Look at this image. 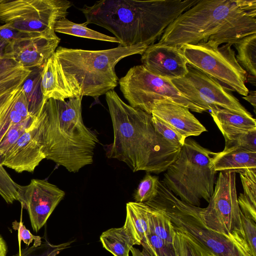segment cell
Listing matches in <instances>:
<instances>
[{"instance_id":"obj_1","label":"cell","mask_w":256,"mask_h":256,"mask_svg":"<svg viewBox=\"0 0 256 256\" xmlns=\"http://www.w3.org/2000/svg\"><path fill=\"white\" fill-rule=\"evenodd\" d=\"M106 98L114 132L112 142L104 146L106 156L124 162L133 172H165L181 148L172 146L156 131L151 114L126 104L114 90Z\"/></svg>"},{"instance_id":"obj_2","label":"cell","mask_w":256,"mask_h":256,"mask_svg":"<svg viewBox=\"0 0 256 256\" xmlns=\"http://www.w3.org/2000/svg\"><path fill=\"white\" fill-rule=\"evenodd\" d=\"M199 0H102L80 10L85 24L111 32L125 47L149 46L159 40L166 28Z\"/></svg>"},{"instance_id":"obj_3","label":"cell","mask_w":256,"mask_h":256,"mask_svg":"<svg viewBox=\"0 0 256 256\" xmlns=\"http://www.w3.org/2000/svg\"><path fill=\"white\" fill-rule=\"evenodd\" d=\"M254 33L256 0H199L166 28L157 43L178 48L208 40L234 44Z\"/></svg>"},{"instance_id":"obj_4","label":"cell","mask_w":256,"mask_h":256,"mask_svg":"<svg viewBox=\"0 0 256 256\" xmlns=\"http://www.w3.org/2000/svg\"><path fill=\"white\" fill-rule=\"evenodd\" d=\"M82 96L50 98L40 113L41 139L46 158L76 172L93 162L97 134L84 124Z\"/></svg>"},{"instance_id":"obj_5","label":"cell","mask_w":256,"mask_h":256,"mask_svg":"<svg viewBox=\"0 0 256 256\" xmlns=\"http://www.w3.org/2000/svg\"><path fill=\"white\" fill-rule=\"evenodd\" d=\"M148 46L138 44L92 50L58 46L54 55L74 97L94 98L114 90L118 82L116 64L122 58L142 54Z\"/></svg>"},{"instance_id":"obj_6","label":"cell","mask_w":256,"mask_h":256,"mask_svg":"<svg viewBox=\"0 0 256 256\" xmlns=\"http://www.w3.org/2000/svg\"><path fill=\"white\" fill-rule=\"evenodd\" d=\"M144 204L161 212L176 230L188 234L209 256H252L242 236H228L208 228L202 218L200 207L181 200L162 180L156 196Z\"/></svg>"},{"instance_id":"obj_7","label":"cell","mask_w":256,"mask_h":256,"mask_svg":"<svg viewBox=\"0 0 256 256\" xmlns=\"http://www.w3.org/2000/svg\"><path fill=\"white\" fill-rule=\"evenodd\" d=\"M212 152L186 138L178 156L165 171L162 182L187 204L200 207L202 200L208 202L216 174L212 164Z\"/></svg>"},{"instance_id":"obj_8","label":"cell","mask_w":256,"mask_h":256,"mask_svg":"<svg viewBox=\"0 0 256 256\" xmlns=\"http://www.w3.org/2000/svg\"><path fill=\"white\" fill-rule=\"evenodd\" d=\"M220 45L217 42L208 40L185 44L179 48L188 64L226 85V88L246 96L249 92L245 84L246 72L236 60L232 44Z\"/></svg>"},{"instance_id":"obj_9","label":"cell","mask_w":256,"mask_h":256,"mask_svg":"<svg viewBox=\"0 0 256 256\" xmlns=\"http://www.w3.org/2000/svg\"><path fill=\"white\" fill-rule=\"evenodd\" d=\"M118 84L130 106L150 114L154 102L157 100L180 105L198 113L207 111L184 96L171 80L152 74L142 64L130 68Z\"/></svg>"},{"instance_id":"obj_10","label":"cell","mask_w":256,"mask_h":256,"mask_svg":"<svg viewBox=\"0 0 256 256\" xmlns=\"http://www.w3.org/2000/svg\"><path fill=\"white\" fill-rule=\"evenodd\" d=\"M72 6L66 0H2L0 21L22 32L46 34L54 32L55 22Z\"/></svg>"},{"instance_id":"obj_11","label":"cell","mask_w":256,"mask_h":256,"mask_svg":"<svg viewBox=\"0 0 256 256\" xmlns=\"http://www.w3.org/2000/svg\"><path fill=\"white\" fill-rule=\"evenodd\" d=\"M236 180V172H220L208 204L200 208V212L211 230L228 236H242Z\"/></svg>"},{"instance_id":"obj_12","label":"cell","mask_w":256,"mask_h":256,"mask_svg":"<svg viewBox=\"0 0 256 256\" xmlns=\"http://www.w3.org/2000/svg\"><path fill=\"white\" fill-rule=\"evenodd\" d=\"M187 67L188 72L184 76L171 80L184 96L206 110L218 106L252 117L218 80L188 64Z\"/></svg>"},{"instance_id":"obj_13","label":"cell","mask_w":256,"mask_h":256,"mask_svg":"<svg viewBox=\"0 0 256 256\" xmlns=\"http://www.w3.org/2000/svg\"><path fill=\"white\" fill-rule=\"evenodd\" d=\"M64 196L62 190L47 180L32 179L28 185H19L18 200L28 210L32 228L38 232Z\"/></svg>"},{"instance_id":"obj_14","label":"cell","mask_w":256,"mask_h":256,"mask_svg":"<svg viewBox=\"0 0 256 256\" xmlns=\"http://www.w3.org/2000/svg\"><path fill=\"white\" fill-rule=\"evenodd\" d=\"M42 109L26 130L0 156V162L3 166L18 172H33L40 162L46 158L40 128Z\"/></svg>"},{"instance_id":"obj_15","label":"cell","mask_w":256,"mask_h":256,"mask_svg":"<svg viewBox=\"0 0 256 256\" xmlns=\"http://www.w3.org/2000/svg\"><path fill=\"white\" fill-rule=\"evenodd\" d=\"M60 39L52 32L10 43L5 54L12 56L24 68L42 67L54 54Z\"/></svg>"},{"instance_id":"obj_16","label":"cell","mask_w":256,"mask_h":256,"mask_svg":"<svg viewBox=\"0 0 256 256\" xmlns=\"http://www.w3.org/2000/svg\"><path fill=\"white\" fill-rule=\"evenodd\" d=\"M140 60L150 72L170 80L183 77L188 72L187 62L178 48L154 44L148 46Z\"/></svg>"},{"instance_id":"obj_17","label":"cell","mask_w":256,"mask_h":256,"mask_svg":"<svg viewBox=\"0 0 256 256\" xmlns=\"http://www.w3.org/2000/svg\"><path fill=\"white\" fill-rule=\"evenodd\" d=\"M151 114L186 138L190 136H199L207 131L188 108L169 102H154Z\"/></svg>"},{"instance_id":"obj_18","label":"cell","mask_w":256,"mask_h":256,"mask_svg":"<svg viewBox=\"0 0 256 256\" xmlns=\"http://www.w3.org/2000/svg\"><path fill=\"white\" fill-rule=\"evenodd\" d=\"M31 117L20 88L0 97V142L12 126Z\"/></svg>"},{"instance_id":"obj_19","label":"cell","mask_w":256,"mask_h":256,"mask_svg":"<svg viewBox=\"0 0 256 256\" xmlns=\"http://www.w3.org/2000/svg\"><path fill=\"white\" fill-rule=\"evenodd\" d=\"M41 87L45 101L50 98L64 100L74 97L64 78L54 53L43 66Z\"/></svg>"},{"instance_id":"obj_20","label":"cell","mask_w":256,"mask_h":256,"mask_svg":"<svg viewBox=\"0 0 256 256\" xmlns=\"http://www.w3.org/2000/svg\"><path fill=\"white\" fill-rule=\"evenodd\" d=\"M212 164L216 172H243L256 169V152L240 150H231L212 152Z\"/></svg>"},{"instance_id":"obj_21","label":"cell","mask_w":256,"mask_h":256,"mask_svg":"<svg viewBox=\"0 0 256 256\" xmlns=\"http://www.w3.org/2000/svg\"><path fill=\"white\" fill-rule=\"evenodd\" d=\"M210 110L211 116L224 138L256 130V121L253 117L218 106L212 108Z\"/></svg>"},{"instance_id":"obj_22","label":"cell","mask_w":256,"mask_h":256,"mask_svg":"<svg viewBox=\"0 0 256 256\" xmlns=\"http://www.w3.org/2000/svg\"><path fill=\"white\" fill-rule=\"evenodd\" d=\"M30 72L12 56H0V97L20 88Z\"/></svg>"},{"instance_id":"obj_23","label":"cell","mask_w":256,"mask_h":256,"mask_svg":"<svg viewBox=\"0 0 256 256\" xmlns=\"http://www.w3.org/2000/svg\"><path fill=\"white\" fill-rule=\"evenodd\" d=\"M150 207L144 203L128 202L126 205V215L124 228L136 243L140 245L144 238L150 231Z\"/></svg>"},{"instance_id":"obj_24","label":"cell","mask_w":256,"mask_h":256,"mask_svg":"<svg viewBox=\"0 0 256 256\" xmlns=\"http://www.w3.org/2000/svg\"><path fill=\"white\" fill-rule=\"evenodd\" d=\"M103 247L114 256H129L130 249L136 243L122 226L112 228L103 232L100 236Z\"/></svg>"},{"instance_id":"obj_25","label":"cell","mask_w":256,"mask_h":256,"mask_svg":"<svg viewBox=\"0 0 256 256\" xmlns=\"http://www.w3.org/2000/svg\"><path fill=\"white\" fill-rule=\"evenodd\" d=\"M43 66L31 70L30 74L20 86L29 112L33 116L39 112L46 102L44 99L41 87Z\"/></svg>"},{"instance_id":"obj_26","label":"cell","mask_w":256,"mask_h":256,"mask_svg":"<svg viewBox=\"0 0 256 256\" xmlns=\"http://www.w3.org/2000/svg\"><path fill=\"white\" fill-rule=\"evenodd\" d=\"M244 193L240 194L238 202L243 214L256 222V169L239 173Z\"/></svg>"},{"instance_id":"obj_27","label":"cell","mask_w":256,"mask_h":256,"mask_svg":"<svg viewBox=\"0 0 256 256\" xmlns=\"http://www.w3.org/2000/svg\"><path fill=\"white\" fill-rule=\"evenodd\" d=\"M56 32L89 39L116 42H120L114 36H108L87 27L85 22L78 24L71 22L66 17L57 20L54 25Z\"/></svg>"},{"instance_id":"obj_28","label":"cell","mask_w":256,"mask_h":256,"mask_svg":"<svg viewBox=\"0 0 256 256\" xmlns=\"http://www.w3.org/2000/svg\"><path fill=\"white\" fill-rule=\"evenodd\" d=\"M238 51L236 60L254 78L256 76V33L245 36L234 44Z\"/></svg>"},{"instance_id":"obj_29","label":"cell","mask_w":256,"mask_h":256,"mask_svg":"<svg viewBox=\"0 0 256 256\" xmlns=\"http://www.w3.org/2000/svg\"><path fill=\"white\" fill-rule=\"evenodd\" d=\"M149 226L150 230L159 238L174 244L176 230L171 222L161 212L151 207L149 212Z\"/></svg>"},{"instance_id":"obj_30","label":"cell","mask_w":256,"mask_h":256,"mask_svg":"<svg viewBox=\"0 0 256 256\" xmlns=\"http://www.w3.org/2000/svg\"><path fill=\"white\" fill-rule=\"evenodd\" d=\"M140 245L150 256H178L174 244L164 241L150 230Z\"/></svg>"},{"instance_id":"obj_31","label":"cell","mask_w":256,"mask_h":256,"mask_svg":"<svg viewBox=\"0 0 256 256\" xmlns=\"http://www.w3.org/2000/svg\"><path fill=\"white\" fill-rule=\"evenodd\" d=\"M174 246L178 256H209L195 240L183 232L176 230Z\"/></svg>"},{"instance_id":"obj_32","label":"cell","mask_w":256,"mask_h":256,"mask_svg":"<svg viewBox=\"0 0 256 256\" xmlns=\"http://www.w3.org/2000/svg\"><path fill=\"white\" fill-rule=\"evenodd\" d=\"M158 176L147 172L134 192L135 202L144 203L154 198L158 192Z\"/></svg>"},{"instance_id":"obj_33","label":"cell","mask_w":256,"mask_h":256,"mask_svg":"<svg viewBox=\"0 0 256 256\" xmlns=\"http://www.w3.org/2000/svg\"><path fill=\"white\" fill-rule=\"evenodd\" d=\"M224 139V150L240 149L256 152V130L238 134Z\"/></svg>"},{"instance_id":"obj_34","label":"cell","mask_w":256,"mask_h":256,"mask_svg":"<svg viewBox=\"0 0 256 256\" xmlns=\"http://www.w3.org/2000/svg\"><path fill=\"white\" fill-rule=\"evenodd\" d=\"M35 116L14 124L8 130L0 142V156L11 147L26 130Z\"/></svg>"},{"instance_id":"obj_35","label":"cell","mask_w":256,"mask_h":256,"mask_svg":"<svg viewBox=\"0 0 256 256\" xmlns=\"http://www.w3.org/2000/svg\"><path fill=\"white\" fill-rule=\"evenodd\" d=\"M18 186L0 162V195L8 204L18 200Z\"/></svg>"},{"instance_id":"obj_36","label":"cell","mask_w":256,"mask_h":256,"mask_svg":"<svg viewBox=\"0 0 256 256\" xmlns=\"http://www.w3.org/2000/svg\"><path fill=\"white\" fill-rule=\"evenodd\" d=\"M152 122L156 131L172 146L182 148L186 138L163 122L152 116Z\"/></svg>"},{"instance_id":"obj_37","label":"cell","mask_w":256,"mask_h":256,"mask_svg":"<svg viewBox=\"0 0 256 256\" xmlns=\"http://www.w3.org/2000/svg\"><path fill=\"white\" fill-rule=\"evenodd\" d=\"M243 238L252 256H256V224L253 220L240 212Z\"/></svg>"},{"instance_id":"obj_38","label":"cell","mask_w":256,"mask_h":256,"mask_svg":"<svg viewBox=\"0 0 256 256\" xmlns=\"http://www.w3.org/2000/svg\"><path fill=\"white\" fill-rule=\"evenodd\" d=\"M42 34H44L27 32L20 30L7 24L0 25V38L10 43Z\"/></svg>"},{"instance_id":"obj_39","label":"cell","mask_w":256,"mask_h":256,"mask_svg":"<svg viewBox=\"0 0 256 256\" xmlns=\"http://www.w3.org/2000/svg\"><path fill=\"white\" fill-rule=\"evenodd\" d=\"M12 226L14 230H17L18 232L19 241H23L27 246H29L30 243L34 241L32 247L34 248L38 247L41 245L42 241L40 237L32 234L30 231L26 228L22 222H18L16 220L12 222Z\"/></svg>"},{"instance_id":"obj_40","label":"cell","mask_w":256,"mask_h":256,"mask_svg":"<svg viewBox=\"0 0 256 256\" xmlns=\"http://www.w3.org/2000/svg\"><path fill=\"white\" fill-rule=\"evenodd\" d=\"M74 241H69L60 244L54 245L46 242L40 248V253L36 256H56L62 250L68 248Z\"/></svg>"},{"instance_id":"obj_41","label":"cell","mask_w":256,"mask_h":256,"mask_svg":"<svg viewBox=\"0 0 256 256\" xmlns=\"http://www.w3.org/2000/svg\"><path fill=\"white\" fill-rule=\"evenodd\" d=\"M256 91H252L249 92L248 94L244 96L243 98L248 101L254 108V110H256Z\"/></svg>"},{"instance_id":"obj_42","label":"cell","mask_w":256,"mask_h":256,"mask_svg":"<svg viewBox=\"0 0 256 256\" xmlns=\"http://www.w3.org/2000/svg\"><path fill=\"white\" fill-rule=\"evenodd\" d=\"M130 251L132 256H150L144 248H142V250L140 251L138 248L132 247Z\"/></svg>"},{"instance_id":"obj_43","label":"cell","mask_w":256,"mask_h":256,"mask_svg":"<svg viewBox=\"0 0 256 256\" xmlns=\"http://www.w3.org/2000/svg\"><path fill=\"white\" fill-rule=\"evenodd\" d=\"M8 250L6 244L0 235V256H6Z\"/></svg>"},{"instance_id":"obj_44","label":"cell","mask_w":256,"mask_h":256,"mask_svg":"<svg viewBox=\"0 0 256 256\" xmlns=\"http://www.w3.org/2000/svg\"><path fill=\"white\" fill-rule=\"evenodd\" d=\"M9 44L8 42L0 38V56L5 54L6 48Z\"/></svg>"},{"instance_id":"obj_45","label":"cell","mask_w":256,"mask_h":256,"mask_svg":"<svg viewBox=\"0 0 256 256\" xmlns=\"http://www.w3.org/2000/svg\"><path fill=\"white\" fill-rule=\"evenodd\" d=\"M1 1H2V0H0V2Z\"/></svg>"}]
</instances>
